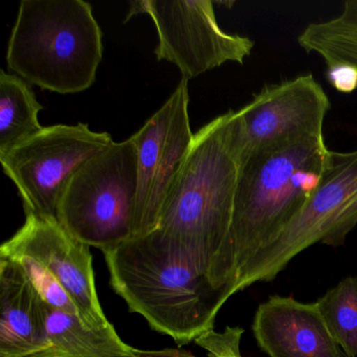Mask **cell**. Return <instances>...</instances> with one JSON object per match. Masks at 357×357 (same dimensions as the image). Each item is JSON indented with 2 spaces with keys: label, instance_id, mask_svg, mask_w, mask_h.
<instances>
[{
  "label": "cell",
  "instance_id": "obj_4",
  "mask_svg": "<svg viewBox=\"0 0 357 357\" xmlns=\"http://www.w3.org/2000/svg\"><path fill=\"white\" fill-rule=\"evenodd\" d=\"M102 31L83 0H22L12 29L8 68L45 91L77 93L95 83Z\"/></svg>",
  "mask_w": 357,
  "mask_h": 357
},
{
  "label": "cell",
  "instance_id": "obj_17",
  "mask_svg": "<svg viewBox=\"0 0 357 357\" xmlns=\"http://www.w3.org/2000/svg\"><path fill=\"white\" fill-rule=\"evenodd\" d=\"M244 330L227 326L222 332H206L195 340L198 346L208 352V357H242L241 344Z\"/></svg>",
  "mask_w": 357,
  "mask_h": 357
},
{
  "label": "cell",
  "instance_id": "obj_1",
  "mask_svg": "<svg viewBox=\"0 0 357 357\" xmlns=\"http://www.w3.org/2000/svg\"><path fill=\"white\" fill-rule=\"evenodd\" d=\"M330 158L324 137L242 156L229 235L208 271L213 285L227 300L244 265L301 212L321 183Z\"/></svg>",
  "mask_w": 357,
  "mask_h": 357
},
{
  "label": "cell",
  "instance_id": "obj_13",
  "mask_svg": "<svg viewBox=\"0 0 357 357\" xmlns=\"http://www.w3.org/2000/svg\"><path fill=\"white\" fill-rule=\"evenodd\" d=\"M0 357H24L47 342V304L24 269L0 257Z\"/></svg>",
  "mask_w": 357,
  "mask_h": 357
},
{
  "label": "cell",
  "instance_id": "obj_11",
  "mask_svg": "<svg viewBox=\"0 0 357 357\" xmlns=\"http://www.w3.org/2000/svg\"><path fill=\"white\" fill-rule=\"evenodd\" d=\"M329 98L312 75L269 85L238 110L243 155L305 137H324Z\"/></svg>",
  "mask_w": 357,
  "mask_h": 357
},
{
  "label": "cell",
  "instance_id": "obj_14",
  "mask_svg": "<svg viewBox=\"0 0 357 357\" xmlns=\"http://www.w3.org/2000/svg\"><path fill=\"white\" fill-rule=\"evenodd\" d=\"M47 344L24 357H137L109 321L91 327L47 305Z\"/></svg>",
  "mask_w": 357,
  "mask_h": 357
},
{
  "label": "cell",
  "instance_id": "obj_19",
  "mask_svg": "<svg viewBox=\"0 0 357 357\" xmlns=\"http://www.w3.org/2000/svg\"><path fill=\"white\" fill-rule=\"evenodd\" d=\"M137 357H197L181 349L167 348L162 350H139L135 348Z\"/></svg>",
  "mask_w": 357,
  "mask_h": 357
},
{
  "label": "cell",
  "instance_id": "obj_3",
  "mask_svg": "<svg viewBox=\"0 0 357 357\" xmlns=\"http://www.w3.org/2000/svg\"><path fill=\"white\" fill-rule=\"evenodd\" d=\"M243 150L239 112L229 110L202 127L160 213L158 229L208 275L229 235Z\"/></svg>",
  "mask_w": 357,
  "mask_h": 357
},
{
  "label": "cell",
  "instance_id": "obj_15",
  "mask_svg": "<svg viewBox=\"0 0 357 357\" xmlns=\"http://www.w3.org/2000/svg\"><path fill=\"white\" fill-rule=\"evenodd\" d=\"M37 101L28 82L1 70L0 74V155L43 130Z\"/></svg>",
  "mask_w": 357,
  "mask_h": 357
},
{
  "label": "cell",
  "instance_id": "obj_2",
  "mask_svg": "<svg viewBox=\"0 0 357 357\" xmlns=\"http://www.w3.org/2000/svg\"><path fill=\"white\" fill-rule=\"evenodd\" d=\"M103 254L114 291L152 329L179 346L214 330L227 296L166 234L156 229Z\"/></svg>",
  "mask_w": 357,
  "mask_h": 357
},
{
  "label": "cell",
  "instance_id": "obj_12",
  "mask_svg": "<svg viewBox=\"0 0 357 357\" xmlns=\"http://www.w3.org/2000/svg\"><path fill=\"white\" fill-rule=\"evenodd\" d=\"M252 332L269 357H349L330 333L315 303L271 296L257 309Z\"/></svg>",
  "mask_w": 357,
  "mask_h": 357
},
{
  "label": "cell",
  "instance_id": "obj_9",
  "mask_svg": "<svg viewBox=\"0 0 357 357\" xmlns=\"http://www.w3.org/2000/svg\"><path fill=\"white\" fill-rule=\"evenodd\" d=\"M139 14H147L155 24L158 61L175 64L188 81L227 62L242 64L254 50L250 37L219 26L210 0L131 1L125 22Z\"/></svg>",
  "mask_w": 357,
  "mask_h": 357
},
{
  "label": "cell",
  "instance_id": "obj_18",
  "mask_svg": "<svg viewBox=\"0 0 357 357\" xmlns=\"http://www.w3.org/2000/svg\"><path fill=\"white\" fill-rule=\"evenodd\" d=\"M327 80L336 91L351 93L357 89V70L346 64L327 68Z\"/></svg>",
  "mask_w": 357,
  "mask_h": 357
},
{
  "label": "cell",
  "instance_id": "obj_10",
  "mask_svg": "<svg viewBox=\"0 0 357 357\" xmlns=\"http://www.w3.org/2000/svg\"><path fill=\"white\" fill-rule=\"evenodd\" d=\"M188 80L181 79L164 105L131 137L137 152L135 238L158 227L169 191L193 143Z\"/></svg>",
  "mask_w": 357,
  "mask_h": 357
},
{
  "label": "cell",
  "instance_id": "obj_7",
  "mask_svg": "<svg viewBox=\"0 0 357 357\" xmlns=\"http://www.w3.org/2000/svg\"><path fill=\"white\" fill-rule=\"evenodd\" d=\"M357 225V150L331 151L321 183L277 238L238 273L229 294L257 282L273 281L303 250L315 243L338 248Z\"/></svg>",
  "mask_w": 357,
  "mask_h": 357
},
{
  "label": "cell",
  "instance_id": "obj_5",
  "mask_svg": "<svg viewBox=\"0 0 357 357\" xmlns=\"http://www.w3.org/2000/svg\"><path fill=\"white\" fill-rule=\"evenodd\" d=\"M137 152L131 137L89 158L72 177L58 206L60 225L102 252L135 238Z\"/></svg>",
  "mask_w": 357,
  "mask_h": 357
},
{
  "label": "cell",
  "instance_id": "obj_16",
  "mask_svg": "<svg viewBox=\"0 0 357 357\" xmlns=\"http://www.w3.org/2000/svg\"><path fill=\"white\" fill-rule=\"evenodd\" d=\"M315 305L340 348L349 357H356L357 277L344 278Z\"/></svg>",
  "mask_w": 357,
  "mask_h": 357
},
{
  "label": "cell",
  "instance_id": "obj_6",
  "mask_svg": "<svg viewBox=\"0 0 357 357\" xmlns=\"http://www.w3.org/2000/svg\"><path fill=\"white\" fill-rule=\"evenodd\" d=\"M26 216L24 225L0 248V257L17 263L52 308L91 327L106 323L89 246L70 235L57 219Z\"/></svg>",
  "mask_w": 357,
  "mask_h": 357
},
{
  "label": "cell",
  "instance_id": "obj_8",
  "mask_svg": "<svg viewBox=\"0 0 357 357\" xmlns=\"http://www.w3.org/2000/svg\"><path fill=\"white\" fill-rule=\"evenodd\" d=\"M114 143L109 133L96 132L83 123L54 125L0 155V162L20 192L26 215L57 219L60 198L72 177Z\"/></svg>",
  "mask_w": 357,
  "mask_h": 357
}]
</instances>
